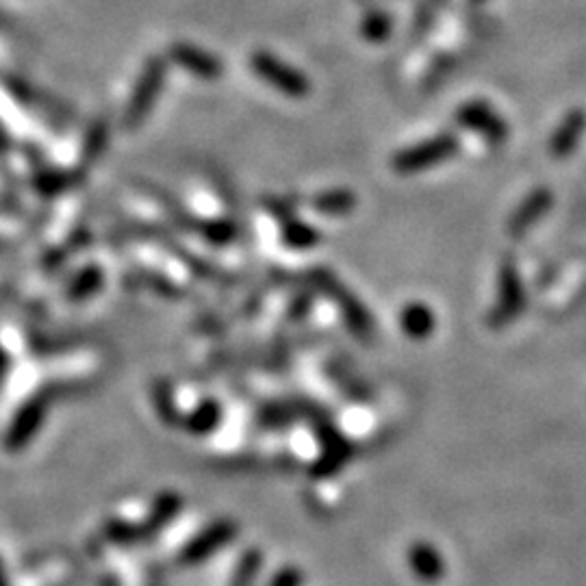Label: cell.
<instances>
[{"instance_id": "6da1fadb", "label": "cell", "mask_w": 586, "mask_h": 586, "mask_svg": "<svg viewBox=\"0 0 586 586\" xmlns=\"http://www.w3.org/2000/svg\"><path fill=\"white\" fill-rule=\"evenodd\" d=\"M458 150H461V139L450 131H443L396 152L391 159V168L400 176H413L450 161Z\"/></svg>"}, {"instance_id": "9a60e30c", "label": "cell", "mask_w": 586, "mask_h": 586, "mask_svg": "<svg viewBox=\"0 0 586 586\" xmlns=\"http://www.w3.org/2000/svg\"><path fill=\"white\" fill-rule=\"evenodd\" d=\"M265 211L274 215L278 222H287L293 218V211L298 207V200L293 196H270L265 198Z\"/></svg>"}, {"instance_id": "9c48e42d", "label": "cell", "mask_w": 586, "mask_h": 586, "mask_svg": "<svg viewBox=\"0 0 586 586\" xmlns=\"http://www.w3.org/2000/svg\"><path fill=\"white\" fill-rule=\"evenodd\" d=\"M172 59L178 63V66L185 68L189 74L198 76V79L202 81H218L224 74L222 61L194 44L172 46Z\"/></svg>"}, {"instance_id": "ba28073f", "label": "cell", "mask_w": 586, "mask_h": 586, "mask_svg": "<svg viewBox=\"0 0 586 586\" xmlns=\"http://www.w3.org/2000/svg\"><path fill=\"white\" fill-rule=\"evenodd\" d=\"M584 131H586V111L571 109L550 135L547 150H550L552 159H567L571 152H576V148L580 146L584 137Z\"/></svg>"}, {"instance_id": "ac0fdd59", "label": "cell", "mask_w": 586, "mask_h": 586, "mask_svg": "<svg viewBox=\"0 0 586 586\" xmlns=\"http://www.w3.org/2000/svg\"><path fill=\"white\" fill-rule=\"evenodd\" d=\"M428 3H430L432 7H435V5H441V3H443V0H428Z\"/></svg>"}, {"instance_id": "2e32d148", "label": "cell", "mask_w": 586, "mask_h": 586, "mask_svg": "<svg viewBox=\"0 0 586 586\" xmlns=\"http://www.w3.org/2000/svg\"><path fill=\"white\" fill-rule=\"evenodd\" d=\"M302 573L298 569H285L280 571L270 586H300Z\"/></svg>"}, {"instance_id": "5b68a950", "label": "cell", "mask_w": 586, "mask_h": 586, "mask_svg": "<svg viewBox=\"0 0 586 586\" xmlns=\"http://www.w3.org/2000/svg\"><path fill=\"white\" fill-rule=\"evenodd\" d=\"M526 296H524V285H521V278L517 272V265L513 259H506L500 267V285H498V302H495L493 313H491V326L500 328L515 322L519 313L524 311Z\"/></svg>"}, {"instance_id": "4fadbf2b", "label": "cell", "mask_w": 586, "mask_h": 586, "mask_svg": "<svg viewBox=\"0 0 586 586\" xmlns=\"http://www.w3.org/2000/svg\"><path fill=\"white\" fill-rule=\"evenodd\" d=\"M359 31L365 42L382 44L387 42L393 33V18L387 9H372L363 16Z\"/></svg>"}, {"instance_id": "52a82bcc", "label": "cell", "mask_w": 586, "mask_h": 586, "mask_svg": "<svg viewBox=\"0 0 586 586\" xmlns=\"http://www.w3.org/2000/svg\"><path fill=\"white\" fill-rule=\"evenodd\" d=\"M163 81H165V63L161 59H152L142 74L139 89L131 98L129 111H126V122L135 126L146 118V113L152 109V103H155L161 92Z\"/></svg>"}, {"instance_id": "277c9868", "label": "cell", "mask_w": 586, "mask_h": 586, "mask_svg": "<svg viewBox=\"0 0 586 586\" xmlns=\"http://www.w3.org/2000/svg\"><path fill=\"white\" fill-rule=\"evenodd\" d=\"M311 276L315 278V285L320 287L322 291H328L330 296H333V300L339 304L343 320H346V324H350L352 333L356 337L369 339L374 335V322H372V317L367 315V309L352 296L350 291H346L337 283L333 274H328L324 270H315Z\"/></svg>"}, {"instance_id": "7a4b0ae2", "label": "cell", "mask_w": 586, "mask_h": 586, "mask_svg": "<svg viewBox=\"0 0 586 586\" xmlns=\"http://www.w3.org/2000/svg\"><path fill=\"white\" fill-rule=\"evenodd\" d=\"M250 68L276 92L287 98H307L311 94V81L298 68L278 59L270 50H257L250 57Z\"/></svg>"}, {"instance_id": "8fae6325", "label": "cell", "mask_w": 586, "mask_h": 586, "mask_svg": "<svg viewBox=\"0 0 586 586\" xmlns=\"http://www.w3.org/2000/svg\"><path fill=\"white\" fill-rule=\"evenodd\" d=\"M409 563L415 576L424 582H437L443 576V560L435 547L428 543H417L411 547Z\"/></svg>"}, {"instance_id": "8992f818", "label": "cell", "mask_w": 586, "mask_h": 586, "mask_svg": "<svg viewBox=\"0 0 586 586\" xmlns=\"http://www.w3.org/2000/svg\"><path fill=\"white\" fill-rule=\"evenodd\" d=\"M554 205V194L547 187H537L532 189L530 194L521 200V205L511 213V218H508V226L506 231L511 237L519 239L528 235L534 224L541 222L547 213H550Z\"/></svg>"}, {"instance_id": "5bb4252c", "label": "cell", "mask_w": 586, "mask_h": 586, "mask_svg": "<svg viewBox=\"0 0 586 586\" xmlns=\"http://www.w3.org/2000/svg\"><path fill=\"white\" fill-rule=\"evenodd\" d=\"M280 237H283L285 246L293 250H309L320 244V231L313 228L311 224L302 222V220H287L283 222V231H280Z\"/></svg>"}, {"instance_id": "7c38bea8", "label": "cell", "mask_w": 586, "mask_h": 586, "mask_svg": "<svg viewBox=\"0 0 586 586\" xmlns=\"http://www.w3.org/2000/svg\"><path fill=\"white\" fill-rule=\"evenodd\" d=\"M400 324L404 328V333L413 337V339H426L432 335V330H435V315L424 304H409L402 311L400 317Z\"/></svg>"}, {"instance_id": "3957f363", "label": "cell", "mask_w": 586, "mask_h": 586, "mask_svg": "<svg viewBox=\"0 0 586 586\" xmlns=\"http://www.w3.org/2000/svg\"><path fill=\"white\" fill-rule=\"evenodd\" d=\"M454 118L458 126L478 133L480 137H484V142L493 146H502L508 135H511L508 122L489 103H484V100H467V103L456 109Z\"/></svg>"}, {"instance_id": "30bf717a", "label": "cell", "mask_w": 586, "mask_h": 586, "mask_svg": "<svg viewBox=\"0 0 586 586\" xmlns=\"http://www.w3.org/2000/svg\"><path fill=\"white\" fill-rule=\"evenodd\" d=\"M356 194L352 189H333V191H322L313 198V209L326 215V218H343V215H350L356 209Z\"/></svg>"}, {"instance_id": "e0dca14e", "label": "cell", "mask_w": 586, "mask_h": 586, "mask_svg": "<svg viewBox=\"0 0 586 586\" xmlns=\"http://www.w3.org/2000/svg\"><path fill=\"white\" fill-rule=\"evenodd\" d=\"M471 5H482V3H487V0H469Z\"/></svg>"}]
</instances>
